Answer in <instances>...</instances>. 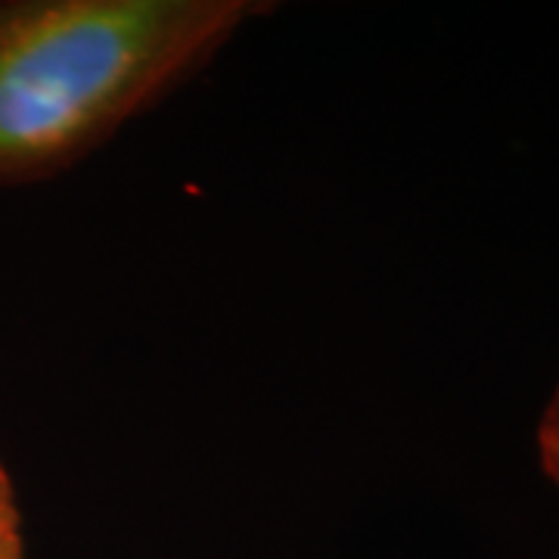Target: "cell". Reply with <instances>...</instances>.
I'll return each mask as SVG.
<instances>
[{
  "mask_svg": "<svg viewBox=\"0 0 559 559\" xmlns=\"http://www.w3.org/2000/svg\"><path fill=\"white\" fill-rule=\"evenodd\" d=\"M267 3L0 0V187L57 178L200 75Z\"/></svg>",
  "mask_w": 559,
  "mask_h": 559,
  "instance_id": "6da1fadb",
  "label": "cell"
},
{
  "mask_svg": "<svg viewBox=\"0 0 559 559\" xmlns=\"http://www.w3.org/2000/svg\"><path fill=\"white\" fill-rule=\"evenodd\" d=\"M535 448H538V463L544 476L559 488V385L554 389L550 401L544 404L538 432H535Z\"/></svg>",
  "mask_w": 559,
  "mask_h": 559,
  "instance_id": "7a4b0ae2",
  "label": "cell"
},
{
  "mask_svg": "<svg viewBox=\"0 0 559 559\" xmlns=\"http://www.w3.org/2000/svg\"><path fill=\"white\" fill-rule=\"evenodd\" d=\"M0 559H25L22 550L20 507L13 498V481L0 463Z\"/></svg>",
  "mask_w": 559,
  "mask_h": 559,
  "instance_id": "3957f363",
  "label": "cell"
}]
</instances>
